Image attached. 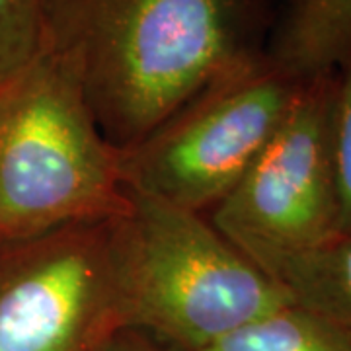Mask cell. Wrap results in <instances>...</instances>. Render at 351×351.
<instances>
[{
  "instance_id": "obj_1",
  "label": "cell",
  "mask_w": 351,
  "mask_h": 351,
  "mask_svg": "<svg viewBox=\"0 0 351 351\" xmlns=\"http://www.w3.org/2000/svg\"><path fill=\"white\" fill-rule=\"evenodd\" d=\"M43 49L104 137L135 145L223 71L265 53L269 0H43Z\"/></svg>"
},
{
  "instance_id": "obj_2",
  "label": "cell",
  "mask_w": 351,
  "mask_h": 351,
  "mask_svg": "<svg viewBox=\"0 0 351 351\" xmlns=\"http://www.w3.org/2000/svg\"><path fill=\"white\" fill-rule=\"evenodd\" d=\"M115 217L121 326L203 351L293 304L287 293L207 219L127 188Z\"/></svg>"
},
{
  "instance_id": "obj_3",
  "label": "cell",
  "mask_w": 351,
  "mask_h": 351,
  "mask_svg": "<svg viewBox=\"0 0 351 351\" xmlns=\"http://www.w3.org/2000/svg\"><path fill=\"white\" fill-rule=\"evenodd\" d=\"M119 151L73 73L43 49L0 84V244L125 209Z\"/></svg>"
},
{
  "instance_id": "obj_4",
  "label": "cell",
  "mask_w": 351,
  "mask_h": 351,
  "mask_svg": "<svg viewBox=\"0 0 351 351\" xmlns=\"http://www.w3.org/2000/svg\"><path fill=\"white\" fill-rule=\"evenodd\" d=\"M301 86L267 53L234 64L119 151L127 188L209 215L276 135Z\"/></svg>"
},
{
  "instance_id": "obj_5",
  "label": "cell",
  "mask_w": 351,
  "mask_h": 351,
  "mask_svg": "<svg viewBox=\"0 0 351 351\" xmlns=\"http://www.w3.org/2000/svg\"><path fill=\"white\" fill-rule=\"evenodd\" d=\"M115 217L0 244V351H94L121 328Z\"/></svg>"
},
{
  "instance_id": "obj_6",
  "label": "cell",
  "mask_w": 351,
  "mask_h": 351,
  "mask_svg": "<svg viewBox=\"0 0 351 351\" xmlns=\"http://www.w3.org/2000/svg\"><path fill=\"white\" fill-rule=\"evenodd\" d=\"M336 71L301 82L276 135L207 219L256 265L338 232L330 129Z\"/></svg>"
},
{
  "instance_id": "obj_7",
  "label": "cell",
  "mask_w": 351,
  "mask_h": 351,
  "mask_svg": "<svg viewBox=\"0 0 351 351\" xmlns=\"http://www.w3.org/2000/svg\"><path fill=\"white\" fill-rule=\"evenodd\" d=\"M265 53L299 82L336 71L351 53V0H291Z\"/></svg>"
},
{
  "instance_id": "obj_8",
  "label": "cell",
  "mask_w": 351,
  "mask_h": 351,
  "mask_svg": "<svg viewBox=\"0 0 351 351\" xmlns=\"http://www.w3.org/2000/svg\"><path fill=\"white\" fill-rule=\"evenodd\" d=\"M289 301L351 334V234L271 258L258 265Z\"/></svg>"
},
{
  "instance_id": "obj_9",
  "label": "cell",
  "mask_w": 351,
  "mask_h": 351,
  "mask_svg": "<svg viewBox=\"0 0 351 351\" xmlns=\"http://www.w3.org/2000/svg\"><path fill=\"white\" fill-rule=\"evenodd\" d=\"M203 351H351V334L318 314L287 304Z\"/></svg>"
},
{
  "instance_id": "obj_10",
  "label": "cell",
  "mask_w": 351,
  "mask_h": 351,
  "mask_svg": "<svg viewBox=\"0 0 351 351\" xmlns=\"http://www.w3.org/2000/svg\"><path fill=\"white\" fill-rule=\"evenodd\" d=\"M43 43V0H0V84L24 71Z\"/></svg>"
},
{
  "instance_id": "obj_11",
  "label": "cell",
  "mask_w": 351,
  "mask_h": 351,
  "mask_svg": "<svg viewBox=\"0 0 351 351\" xmlns=\"http://www.w3.org/2000/svg\"><path fill=\"white\" fill-rule=\"evenodd\" d=\"M330 149L338 207V232L351 234V53L336 69Z\"/></svg>"
},
{
  "instance_id": "obj_12",
  "label": "cell",
  "mask_w": 351,
  "mask_h": 351,
  "mask_svg": "<svg viewBox=\"0 0 351 351\" xmlns=\"http://www.w3.org/2000/svg\"><path fill=\"white\" fill-rule=\"evenodd\" d=\"M94 351H182L174 346L164 343L162 339L137 328L121 326L113 330Z\"/></svg>"
}]
</instances>
